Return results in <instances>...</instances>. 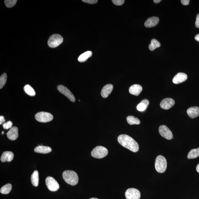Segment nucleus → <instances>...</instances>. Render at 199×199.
<instances>
[{"instance_id":"obj_12","label":"nucleus","mask_w":199,"mask_h":199,"mask_svg":"<svg viewBox=\"0 0 199 199\" xmlns=\"http://www.w3.org/2000/svg\"><path fill=\"white\" fill-rule=\"evenodd\" d=\"M7 137L11 140L14 141L18 137V129L16 126H14L7 133Z\"/></svg>"},{"instance_id":"obj_30","label":"nucleus","mask_w":199,"mask_h":199,"mask_svg":"<svg viewBox=\"0 0 199 199\" xmlns=\"http://www.w3.org/2000/svg\"><path fill=\"white\" fill-rule=\"evenodd\" d=\"M13 123L11 121H8L4 123L3 125L4 128L6 129H8L12 128Z\"/></svg>"},{"instance_id":"obj_35","label":"nucleus","mask_w":199,"mask_h":199,"mask_svg":"<svg viewBox=\"0 0 199 199\" xmlns=\"http://www.w3.org/2000/svg\"><path fill=\"white\" fill-rule=\"evenodd\" d=\"M5 121V120L4 117L3 116H0V124L2 125L3 124V123Z\"/></svg>"},{"instance_id":"obj_37","label":"nucleus","mask_w":199,"mask_h":199,"mask_svg":"<svg viewBox=\"0 0 199 199\" xmlns=\"http://www.w3.org/2000/svg\"><path fill=\"white\" fill-rule=\"evenodd\" d=\"M161 1V0H154L153 2L156 3H157L160 2Z\"/></svg>"},{"instance_id":"obj_20","label":"nucleus","mask_w":199,"mask_h":199,"mask_svg":"<svg viewBox=\"0 0 199 199\" xmlns=\"http://www.w3.org/2000/svg\"><path fill=\"white\" fill-rule=\"evenodd\" d=\"M149 104V101L148 99L142 100L137 106V110L139 111H144L145 110Z\"/></svg>"},{"instance_id":"obj_9","label":"nucleus","mask_w":199,"mask_h":199,"mask_svg":"<svg viewBox=\"0 0 199 199\" xmlns=\"http://www.w3.org/2000/svg\"><path fill=\"white\" fill-rule=\"evenodd\" d=\"M141 196L140 191L134 188L128 189L125 193L126 199H139Z\"/></svg>"},{"instance_id":"obj_32","label":"nucleus","mask_w":199,"mask_h":199,"mask_svg":"<svg viewBox=\"0 0 199 199\" xmlns=\"http://www.w3.org/2000/svg\"><path fill=\"white\" fill-rule=\"evenodd\" d=\"M82 1L86 3L90 4H94L98 2L97 0H83Z\"/></svg>"},{"instance_id":"obj_28","label":"nucleus","mask_w":199,"mask_h":199,"mask_svg":"<svg viewBox=\"0 0 199 199\" xmlns=\"http://www.w3.org/2000/svg\"><path fill=\"white\" fill-rule=\"evenodd\" d=\"M7 79V74L4 73L1 76L0 78V89L3 88L6 82Z\"/></svg>"},{"instance_id":"obj_31","label":"nucleus","mask_w":199,"mask_h":199,"mask_svg":"<svg viewBox=\"0 0 199 199\" xmlns=\"http://www.w3.org/2000/svg\"><path fill=\"white\" fill-rule=\"evenodd\" d=\"M112 2L115 5L121 6L123 4L125 1L124 0H112Z\"/></svg>"},{"instance_id":"obj_26","label":"nucleus","mask_w":199,"mask_h":199,"mask_svg":"<svg viewBox=\"0 0 199 199\" xmlns=\"http://www.w3.org/2000/svg\"><path fill=\"white\" fill-rule=\"evenodd\" d=\"M12 189V185L10 184H7L1 188L0 192L3 194H8L10 192Z\"/></svg>"},{"instance_id":"obj_5","label":"nucleus","mask_w":199,"mask_h":199,"mask_svg":"<svg viewBox=\"0 0 199 199\" xmlns=\"http://www.w3.org/2000/svg\"><path fill=\"white\" fill-rule=\"evenodd\" d=\"M63 38L61 35L54 34L50 37L48 42V44L50 47L54 48L57 47L62 43Z\"/></svg>"},{"instance_id":"obj_15","label":"nucleus","mask_w":199,"mask_h":199,"mask_svg":"<svg viewBox=\"0 0 199 199\" xmlns=\"http://www.w3.org/2000/svg\"><path fill=\"white\" fill-rule=\"evenodd\" d=\"M113 89V86L109 84L105 86L101 91V95L103 98H107L110 94Z\"/></svg>"},{"instance_id":"obj_25","label":"nucleus","mask_w":199,"mask_h":199,"mask_svg":"<svg viewBox=\"0 0 199 199\" xmlns=\"http://www.w3.org/2000/svg\"><path fill=\"white\" fill-rule=\"evenodd\" d=\"M161 46L160 43L155 39H153L151 41V44H150L149 48L150 51H153L155 50L156 48H159Z\"/></svg>"},{"instance_id":"obj_16","label":"nucleus","mask_w":199,"mask_h":199,"mask_svg":"<svg viewBox=\"0 0 199 199\" xmlns=\"http://www.w3.org/2000/svg\"><path fill=\"white\" fill-rule=\"evenodd\" d=\"M142 90V87L141 86L135 84L132 86L129 87V92L130 94L136 96H138Z\"/></svg>"},{"instance_id":"obj_23","label":"nucleus","mask_w":199,"mask_h":199,"mask_svg":"<svg viewBox=\"0 0 199 199\" xmlns=\"http://www.w3.org/2000/svg\"><path fill=\"white\" fill-rule=\"evenodd\" d=\"M199 156V148L191 149L187 156L189 159H196Z\"/></svg>"},{"instance_id":"obj_33","label":"nucleus","mask_w":199,"mask_h":199,"mask_svg":"<svg viewBox=\"0 0 199 199\" xmlns=\"http://www.w3.org/2000/svg\"><path fill=\"white\" fill-rule=\"evenodd\" d=\"M195 25H196V27L199 28V14L197 15Z\"/></svg>"},{"instance_id":"obj_11","label":"nucleus","mask_w":199,"mask_h":199,"mask_svg":"<svg viewBox=\"0 0 199 199\" xmlns=\"http://www.w3.org/2000/svg\"><path fill=\"white\" fill-rule=\"evenodd\" d=\"M174 100L172 98H166L162 100L160 103V106L163 109H168L174 106Z\"/></svg>"},{"instance_id":"obj_7","label":"nucleus","mask_w":199,"mask_h":199,"mask_svg":"<svg viewBox=\"0 0 199 199\" xmlns=\"http://www.w3.org/2000/svg\"><path fill=\"white\" fill-rule=\"evenodd\" d=\"M46 183L48 189L51 191H56L59 188L58 182L52 177H48L46 180Z\"/></svg>"},{"instance_id":"obj_17","label":"nucleus","mask_w":199,"mask_h":199,"mask_svg":"<svg viewBox=\"0 0 199 199\" xmlns=\"http://www.w3.org/2000/svg\"><path fill=\"white\" fill-rule=\"evenodd\" d=\"M187 113L191 118H196L199 116V107L195 106L189 108L187 109Z\"/></svg>"},{"instance_id":"obj_38","label":"nucleus","mask_w":199,"mask_h":199,"mask_svg":"<svg viewBox=\"0 0 199 199\" xmlns=\"http://www.w3.org/2000/svg\"><path fill=\"white\" fill-rule=\"evenodd\" d=\"M196 170L197 172L199 173V163L197 165L196 167Z\"/></svg>"},{"instance_id":"obj_2","label":"nucleus","mask_w":199,"mask_h":199,"mask_svg":"<svg viewBox=\"0 0 199 199\" xmlns=\"http://www.w3.org/2000/svg\"><path fill=\"white\" fill-rule=\"evenodd\" d=\"M62 176L65 181L70 185H75L78 182V176L74 171H65L63 173Z\"/></svg>"},{"instance_id":"obj_13","label":"nucleus","mask_w":199,"mask_h":199,"mask_svg":"<svg viewBox=\"0 0 199 199\" xmlns=\"http://www.w3.org/2000/svg\"><path fill=\"white\" fill-rule=\"evenodd\" d=\"M159 19L157 17H152L146 20L145 22L144 25L147 28L154 27L159 23Z\"/></svg>"},{"instance_id":"obj_24","label":"nucleus","mask_w":199,"mask_h":199,"mask_svg":"<svg viewBox=\"0 0 199 199\" xmlns=\"http://www.w3.org/2000/svg\"><path fill=\"white\" fill-rule=\"evenodd\" d=\"M128 124L131 125H139L141 123L140 121L137 118L133 116H129L126 118Z\"/></svg>"},{"instance_id":"obj_36","label":"nucleus","mask_w":199,"mask_h":199,"mask_svg":"<svg viewBox=\"0 0 199 199\" xmlns=\"http://www.w3.org/2000/svg\"><path fill=\"white\" fill-rule=\"evenodd\" d=\"M195 40L199 42V34H197L195 37Z\"/></svg>"},{"instance_id":"obj_27","label":"nucleus","mask_w":199,"mask_h":199,"mask_svg":"<svg viewBox=\"0 0 199 199\" xmlns=\"http://www.w3.org/2000/svg\"><path fill=\"white\" fill-rule=\"evenodd\" d=\"M24 90L27 94L31 96H34L36 95V92L34 89L30 85H27L24 87Z\"/></svg>"},{"instance_id":"obj_40","label":"nucleus","mask_w":199,"mask_h":199,"mask_svg":"<svg viewBox=\"0 0 199 199\" xmlns=\"http://www.w3.org/2000/svg\"><path fill=\"white\" fill-rule=\"evenodd\" d=\"M3 133H4V132H3H3H2V134H3Z\"/></svg>"},{"instance_id":"obj_39","label":"nucleus","mask_w":199,"mask_h":199,"mask_svg":"<svg viewBox=\"0 0 199 199\" xmlns=\"http://www.w3.org/2000/svg\"><path fill=\"white\" fill-rule=\"evenodd\" d=\"M89 199H98L97 198H91Z\"/></svg>"},{"instance_id":"obj_18","label":"nucleus","mask_w":199,"mask_h":199,"mask_svg":"<svg viewBox=\"0 0 199 199\" xmlns=\"http://www.w3.org/2000/svg\"><path fill=\"white\" fill-rule=\"evenodd\" d=\"M14 158V154L10 151H6L2 154L1 160L3 162L12 161Z\"/></svg>"},{"instance_id":"obj_21","label":"nucleus","mask_w":199,"mask_h":199,"mask_svg":"<svg viewBox=\"0 0 199 199\" xmlns=\"http://www.w3.org/2000/svg\"><path fill=\"white\" fill-rule=\"evenodd\" d=\"M92 52L91 51H87L85 53L82 54L78 58V60L80 62H83L87 60L89 58L92 57Z\"/></svg>"},{"instance_id":"obj_4","label":"nucleus","mask_w":199,"mask_h":199,"mask_svg":"<svg viewBox=\"0 0 199 199\" xmlns=\"http://www.w3.org/2000/svg\"><path fill=\"white\" fill-rule=\"evenodd\" d=\"M108 150L107 148L102 146H98L95 148L91 152V155L96 158L101 159L108 155Z\"/></svg>"},{"instance_id":"obj_10","label":"nucleus","mask_w":199,"mask_h":199,"mask_svg":"<svg viewBox=\"0 0 199 199\" xmlns=\"http://www.w3.org/2000/svg\"><path fill=\"white\" fill-rule=\"evenodd\" d=\"M159 133L161 136L168 140H171L173 138V135L172 131L166 126L163 125L160 126Z\"/></svg>"},{"instance_id":"obj_6","label":"nucleus","mask_w":199,"mask_h":199,"mask_svg":"<svg viewBox=\"0 0 199 199\" xmlns=\"http://www.w3.org/2000/svg\"><path fill=\"white\" fill-rule=\"evenodd\" d=\"M37 121L41 122H47L51 121L53 119V116L49 113L40 112L35 115Z\"/></svg>"},{"instance_id":"obj_34","label":"nucleus","mask_w":199,"mask_h":199,"mask_svg":"<svg viewBox=\"0 0 199 199\" xmlns=\"http://www.w3.org/2000/svg\"><path fill=\"white\" fill-rule=\"evenodd\" d=\"M181 2L184 5H187L189 4V0H181Z\"/></svg>"},{"instance_id":"obj_22","label":"nucleus","mask_w":199,"mask_h":199,"mask_svg":"<svg viewBox=\"0 0 199 199\" xmlns=\"http://www.w3.org/2000/svg\"><path fill=\"white\" fill-rule=\"evenodd\" d=\"M31 181L32 185L38 187L39 184V173L38 171H35L31 176Z\"/></svg>"},{"instance_id":"obj_19","label":"nucleus","mask_w":199,"mask_h":199,"mask_svg":"<svg viewBox=\"0 0 199 199\" xmlns=\"http://www.w3.org/2000/svg\"><path fill=\"white\" fill-rule=\"evenodd\" d=\"M35 152L41 153H48L52 151V149L49 146H39L34 149Z\"/></svg>"},{"instance_id":"obj_29","label":"nucleus","mask_w":199,"mask_h":199,"mask_svg":"<svg viewBox=\"0 0 199 199\" xmlns=\"http://www.w3.org/2000/svg\"><path fill=\"white\" fill-rule=\"evenodd\" d=\"M17 1V0H5L4 2L6 6L8 8H11L16 4Z\"/></svg>"},{"instance_id":"obj_1","label":"nucleus","mask_w":199,"mask_h":199,"mask_svg":"<svg viewBox=\"0 0 199 199\" xmlns=\"http://www.w3.org/2000/svg\"><path fill=\"white\" fill-rule=\"evenodd\" d=\"M119 144L124 147L128 149L132 152H136L138 151V144L134 139L127 135H121L118 137Z\"/></svg>"},{"instance_id":"obj_8","label":"nucleus","mask_w":199,"mask_h":199,"mask_svg":"<svg viewBox=\"0 0 199 199\" xmlns=\"http://www.w3.org/2000/svg\"><path fill=\"white\" fill-rule=\"evenodd\" d=\"M58 90L61 94L66 97L70 101L74 102L75 98L72 92L66 86L62 85H59L57 86Z\"/></svg>"},{"instance_id":"obj_3","label":"nucleus","mask_w":199,"mask_h":199,"mask_svg":"<svg viewBox=\"0 0 199 199\" xmlns=\"http://www.w3.org/2000/svg\"><path fill=\"white\" fill-rule=\"evenodd\" d=\"M167 166V161L165 158L161 155L157 156L155 163V169L157 172L161 173L165 172Z\"/></svg>"},{"instance_id":"obj_14","label":"nucleus","mask_w":199,"mask_h":199,"mask_svg":"<svg viewBox=\"0 0 199 199\" xmlns=\"http://www.w3.org/2000/svg\"><path fill=\"white\" fill-rule=\"evenodd\" d=\"M187 79V74L184 73H178L174 77L173 82L175 84H178L183 82Z\"/></svg>"}]
</instances>
